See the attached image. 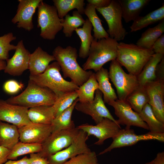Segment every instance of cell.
Masks as SVG:
<instances>
[{
    "label": "cell",
    "instance_id": "ffe728a7",
    "mask_svg": "<svg viewBox=\"0 0 164 164\" xmlns=\"http://www.w3.org/2000/svg\"><path fill=\"white\" fill-rule=\"evenodd\" d=\"M55 59L53 55L44 51L40 47H38L30 53L29 64L30 75H35L43 73L50 63Z\"/></svg>",
    "mask_w": 164,
    "mask_h": 164
},
{
    "label": "cell",
    "instance_id": "ab89813d",
    "mask_svg": "<svg viewBox=\"0 0 164 164\" xmlns=\"http://www.w3.org/2000/svg\"><path fill=\"white\" fill-rule=\"evenodd\" d=\"M24 87V84L14 80L5 81L3 85V89L6 93L11 94H16Z\"/></svg>",
    "mask_w": 164,
    "mask_h": 164
},
{
    "label": "cell",
    "instance_id": "9a60e30c",
    "mask_svg": "<svg viewBox=\"0 0 164 164\" xmlns=\"http://www.w3.org/2000/svg\"><path fill=\"white\" fill-rule=\"evenodd\" d=\"M28 109L0 99V121L11 124L18 128L27 125L31 122L28 116Z\"/></svg>",
    "mask_w": 164,
    "mask_h": 164
},
{
    "label": "cell",
    "instance_id": "4dcf8cb0",
    "mask_svg": "<svg viewBox=\"0 0 164 164\" xmlns=\"http://www.w3.org/2000/svg\"><path fill=\"white\" fill-rule=\"evenodd\" d=\"M125 101L132 109L139 113L144 107L149 103V98L144 87L139 85L128 96Z\"/></svg>",
    "mask_w": 164,
    "mask_h": 164
},
{
    "label": "cell",
    "instance_id": "b9f144b4",
    "mask_svg": "<svg viewBox=\"0 0 164 164\" xmlns=\"http://www.w3.org/2000/svg\"><path fill=\"white\" fill-rule=\"evenodd\" d=\"M155 75V81H164V56L156 66Z\"/></svg>",
    "mask_w": 164,
    "mask_h": 164
},
{
    "label": "cell",
    "instance_id": "2e32d148",
    "mask_svg": "<svg viewBox=\"0 0 164 164\" xmlns=\"http://www.w3.org/2000/svg\"><path fill=\"white\" fill-rule=\"evenodd\" d=\"M18 128L20 142L41 144L45 141L52 131L51 125L32 122Z\"/></svg>",
    "mask_w": 164,
    "mask_h": 164
},
{
    "label": "cell",
    "instance_id": "7c38bea8",
    "mask_svg": "<svg viewBox=\"0 0 164 164\" xmlns=\"http://www.w3.org/2000/svg\"><path fill=\"white\" fill-rule=\"evenodd\" d=\"M95 96L91 102H77L75 108L77 111L90 116L97 124L104 118H108L118 124L105 105L103 94L98 89L95 91Z\"/></svg>",
    "mask_w": 164,
    "mask_h": 164
},
{
    "label": "cell",
    "instance_id": "e0dca14e",
    "mask_svg": "<svg viewBox=\"0 0 164 164\" xmlns=\"http://www.w3.org/2000/svg\"><path fill=\"white\" fill-rule=\"evenodd\" d=\"M30 54L28 50L25 48L23 40L19 41L16 45L13 56L6 60L4 72L14 76L22 75L25 70L29 69Z\"/></svg>",
    "mask_w": 164,
    "mask_h": 164
},
{
    "label": "cell",
    "instance_id": "f1b7e54d",
    "mask_svg": "<svg viewBox=\"0 0 164 164\" xmlns=\"http://www.w3.org/2000/svg\"><path fill=\"white\" fill-rule=\"evenodd\" d=\"M78 102V98L71 106L54 118L51 124L52 129V133L75 128L74 122L71 120V116L75 105Z\"/></svg>",
    "mask_w": 164,
    "mask_h": 164
},
{
    "label": "cell",
    "instance_id": "52a82bcc",
    "mask_svg": "<svg viewBox=\"0 0 164 164\" xmlns=\"http://www.w3.org/2000/svg\"><path fill=\"white\" fill-rule=\"evenodd\" d=\"M108 75L116 88L119 100L125 101L128 96L139 86L137 77L125 73L116 60L110 63Z\"/></svg>",
    "mask_w": 164,
    "mask_h": 164
},
{
    "label": "cell",
    "instance_id": "d590c367",
    "mask_svg": "<svg viewBox=\"0 0 164 164\" xmlns=\"http://www.w3.org/2000/svg\"><path fill=\"white\" fill-rule=\"evenodd\" d=\"M42 145L37 143H24L19 142L10 150L8 160H15L20 156L38 153L42 150Z\"/></svg>",
    "mask_w": 164,
    "mask_h": 164
},
{
    "label": "cell",
    "instance_id": "7bdbcfd3",
    "mask_svg": "<svg viewBox=\"0 0 164 164\" xmlns=\"http://www.w3.org/2000/svg\"><path fill=\"white\" fill-rule=\"evenodd\" d=\"M29 154L30 164H48L47 159L41 156L37 153Z\"/></svg>",
    "mask_w": 164,
    "mask_h": 164
},
{
    "label": "cell",
    "instance_id": "3957f363",
    "mask_svg": "<svg viewBox=\"0 0 164 164\" xmlns=\"http://www.w3.org/2000/svg\"><path fill=\"white\" fill-rule=\"evenodd\" d=\"M118 43L109 36L98 40L93 38L83 69L85 70L92 69L96 72L106 63L116 60Z\"/></svg>",
    "mask_w": 164,
    "mask_h": 164
},
{
    "label": "cell",
    "instance_id": "c3c4849f",
    "mask_svg": "<svg viewBox=\"0 0 164 164\" xmlns=\"http://www.w3.org/2000/svg\"><path fill=\"white\" fill-rule=\"evenodd\" d=\"M6 65V62L5 60H0V71L4 70Z\"/></svg>",
    "mask_w": 164,
    "mask_h": 164
},
{
    "label": "cell",
    "instance_id": "8d00e7d4",
    "mask_svg": "<svg viewBox=\"0 0 164 164\" xmlns=\"http://www.w3.org/2000/svg\"><path fill=\"white\" fill-rule=\"evenodd\" d=\"M78 98L76 91L63 94L57 97L53 105L55 111V117L71 106Z\"/></svg>",
    "mask_w": 164,
    "mask_h": 164
},
{
    "label": "cell",
    "instance_id": "8992f818",
    "mask_svg": "<svg viewBox=\"0 0 164 164\" xmlns=\"http://www.w3.org/2000/svg\"><path fill=\"white\" fill-rule=\"evenodd\" d=\"M37 27L40 28V36L44 39H54L56 34L62 29L63 19L59 17L54 6L42 1L38 7Z\"/></svg>",
    "mask_w": 164,
    "mask_h": 164
},
{
    "label": "cell",
    "instance_id": "d6986e66",
    "mask_svg": "<svg viewBox=\"0 0 164 164\" xmlns=\"http://www.w3.org/2000/svg\"><path fill=\"white\" fill-rule=\"evenodd\" d=\"M42 0H19L16 13L12 20L19 28L30 31L33 28L32 17Z\"/></svg>",
    "mask_w": 164,
    "mask_h": 164
},
{
    "label": "cell",
    "instance_id": "4fadbf2b",
    "mask_svg": "<svg viewBox=\"0 0 164 164\" xmlns=\"http://www.w3.org/2000/svg\"><path fill=\"white\" fill-rule=\"evenodd\" d=\"M77 128L85 132L89 136L93 135L98 140L94 145H100L107 139L113 138L118 133L121 128L120 125L108 118H104L96 125L84 124Z\"/></svg>",
    "mask_w": 164,
    "mask_h": 164
},
{
    "label": "cell",
    "instance_id": "6da1fadb",
    "mask_svg": "<svg viewBox=\"0 0 164 164\" xmlns=\"http://www.w3.org/2000/svg\"><path fill=\"white\" fill-rule=\"evenodd\" d=\"M55 60L60 65L65 78H69L71 81L79 87L82 85L93 73L91 70H85L77 61L78 54L77 49L70 46L65 48L56 46L53 52Z\"/></svg>",
    "mask_w": 164,
    "mask_h": 164
},
{
    "label": "cell",
    "instance_id": "cb8c5ba5",
    "mask_svg": "<svg viewBox=\"0 0 164 164\" xmlns=\"http://www.w3.org/2000/svg\"><path fill=\"white\" fill-rule=\"evenodd\" d=\"M19 134L17 126L0 121V146L11 150L19 142Z\"/></svg>",
    "mask_w": 164,
    "mask_h": 164
},
{
    "label": "cell",
    "instance_id": "ac0fdd59",
    "mask_svg": "<svg viewBox=\"0 0 164 164\" xmlns=\"http://www.w3.org/2000/svg\"><path fill=\"white\" fill-rule=\"evenodd\" d=\"M144 87L149 97L148 104L155 116L164 124V81H154Z\"/></svg>",
    "mask_w": 164,
    "mask_h": 164
},
{
    "label": "cell",
    "instance_id": "277c9868",
    "mask_svg": "<svg viewBox=\"0 0 164 164\" xmlns=\"http://www.w3.org/2000/svg\"><path fill=\"white\" fill-rule=\"evenodd\" d=\"M57 98V96L51 90L29 80L27 87L23 92L5 101L9 104L29 108L40 105L52 106Z\"/></svg>",
    "mask_w": 164,
    "mask_h": 164
},
{
    "label": "cell",
    "instance_id": "f6af8a7d",
    "mask_svg": "<svg viewBox=\"0 0 164 164\" xmlns=\"http://www.w3.org/2000/svg\"><path fill=\"white\" fill-rule=\"evenodd\" d=\"M10 152V150L0 146V164H4L8 161Z\"/></svg>",
    "mask_w": 164,
    "mask_h": 164
},
{
    "label": "cell",
    "instance_id": "4316f807",
    "mask_svg": "<svg viewBox=\"0 0 164 164\" xmlns=\"http://www.w3.org/2000/svg\"><path fill=\"white\" fill-rule=\"evenodd\" d=\"M93 27L87 18L81 28L76 29L75 31L81 40L78 53L79 56L85 59L88 57L91 42L94 37L91 35Z\"/></svg>",
    "mask_w": 164,
    "mask_h": 164
},
{
    "label": "cell",
    "instance_id": "d6a6232c",
    "mask_svg": "<svg viewBox=\"0 0 164 164\" xmlns=\"http://www.w3.org/2000/svg\"><path fill=\"white\" fill-rule=\"evenodd\" d=\"M53 1L60 19H63L69 12L75 9L81 15L84 14V0H53Z\"/></svg>",
    "mask_w": 164,
    "mask_h": 164
},
{
    "label": "cell",
    "instance_id": "60d3db41",
    "mask_svg": "<svg viewBox=\"0 0 164 164\" xmlns=\"http://www.w3.org/2000/svg\"><path fill=\"white\" fill-rule=\"evenodd\" d=\"M155 53L164 54V35H162L155 42L152 47Z\"/></svg>",
    "mask_w": 164,
    "mask_h": 164
},
{
    "label": "cell",
    "instance_id": "603a6c76",
    "mask_svg": "<svg viewBox=\"0 0 164 164\" xmlns=\"http://www.w3.org/2000/svg\"><path fill=\"white\" fill-rule=\"evenodd\" d=\"M98 84V89L103 95V101L108 104L118 99L117 96L109 81L108 70L102 67L95 73Z\"/></svg>",
    "mask_w": 164,
    "mask_h": 164
},
{
    "label": "cell",
    "instance_id": "836d02e7",
    "mask_svg": "<svg viewBox=\"0 0 164 164\" xmlns=\"http://www.w3.org/2000/svg\"><path fill=\"white\" fill-rule=\"evenodd\" d=\"M142 119L147 124L150 132L164 133V124L155 116L151 106L148 103L138 113Z\"/></svg>",
    "mask_w": 164,
    "mask_h": 164
},
{
    "label": "cell",
    "instance_id": "f35d334b",
    "mask_svg": "<svg viewBox=\"0 0 164 164\" xmlns=\"http://www.w3.org/2000/svg\"><path fill=\"white\" fill-rule=\"evenodd\" d=\"M63 164H100L95 152L79 155Z\"/></svg>",
    "mask_w": 164,
    "mask_h": 164
},
{
    "label": "cell",
    "instance_id": "7dc6e473",
    "mask_svg": "<svg viewBox=\"0 0 164 164\" xmlns=\"http://www.w3.org/2000/svg\"><path fill=\"white\" fill-rule=\"evenodd\" d=\"M152 164H164V152L157 153L155 159L153 160Z\"/></svg>",
    "mask_w": 164,
    "mask_h": 164
},
{
    "label": "cell",
    "instance_id": "5b68a950",
    "mask_svg": "<svg viewBox=\"0 0 164 164\" xmlns=\"http://www.w3.org/2000/svg\"><path fill=\"white\" fill-rule=\"evenodd\" d=\"M60 67L55 61L48 67L43 73L37 75H30L29 80L39 85L47 87L53 91L57 97L68 92L76 91L79 87L72 81L66 80L60 72Z\"/></svg>",
    "mask_w": 164,
    "mask_h": 164
},
{
    "label": "cell",
    "instance_id": "484cf974",
    "mask_svg": "<svg viewBox=\"0 0 164 164\" xmlns=\"http://www.w3.org/2000/svg\"><path fill=\"white\" fill-rule=\"evenodd\" d=\"M163 57L164 55L160 53H154L151 57L137 76L140 85L144 86L155 80L156 66Z\"/></svg>",
    "mask_w": 164,
    "mask_h": 164
},
{
    "label": "cell",
    "instance_id": "f546056e",
    "mask_svg": "<svg viewBox=\"0 0 164 164\" xmlns=\"http://www.w3.org/2000/svg\"><path fill=\"white\" fill-rule=\"evenodd\" d=\"M84 14L87 17L93 27L94 39L98 40L109 37L102 25V20L97 14L95 7L87 4L85 8Z\"/></svg>",
    "mask_w": 164,
    "mask_h": 164
},
{
    "label": "cell",
    "instance_id": "e575fe53",
    "mask_svg": "<svg viewBox=\"0 0 164 164\" xmlns=\"http://www.w3.org/2000/svg\"><path fill=\"white\" fill-rule=\"evenodd\" d=\"M85 22L81 15L77 10L73 12L72 15L67 14L62 22L63 32L65 36L71 37L74 31L83 26Z\"/></svg>",
    "mask_w": 164,
    "mask_h": 164
},
{
    "label": "cell",
    "instance_id": "7402d4cb",
    "mask_svg": "<svg viewBox=\"0 0 164 164\" xmlns=\"http://www.w3.org/2000/svg\"><path fill=\"white\" fill-rule=\"evenodd\" d=\"M27 114L31 122L45 125H51L55 117L53 105H40L29 108Z\"/></svg>",
    "mask_w": 164,
    "mask_h": 164
},
{
    "label": "cell",
    "instance_id": "8fae6325",
    "mask_svg": "<svg viewBox=\"0 0 164 164\" xmlns=\"http://www.w3.org/2000/svg\"><path fill=\"white\" fill-rule=\"evenodd\" d=\"M88 138L85 132L79 129L77 137L70 145L48 158V164H63L79 155L91 152L86 143Z\"/></svg>",
    "mask_w": 164,
    "mask_h": 164
},
{
    "label": "cell",
    "instance_id": "681fc988",
    "mask_svg": "<svg viewBox=\"0 0 164 164\" xmlns=\"http://www.w3.org/2000/svg\"><path fill=\"white\" fill-rule=\"evenodd\" d=\"M153 162V160L150 162L146 163L145 164H152Z\"/></svg>",
    "mask_w": 164,
    "mask_h": 164
},
{
    "label": "cell",
    "instance_id": "74e56055",
    "mask_svg": "<svg viewBox=\"0 0 164 164\" xmlns=\"http://www.w3.org/2000/svg\"><path fill=\"white\" fill-rule=\"evenodd\" d=\"M16 39L11 32L0 36V60H6L9 59V51L15 50L16 46L11 44L10 42Z\"/></svg>",
    "mask_w": 164,
    "mask_h": 164
},
{
    "label": "cell",
    "instance_id": "ee69618b",
    "mask_svg": "<svg viewBox=\"0 0 164 164\" xmlns=\"http://www.w3.org/2000/svg\"><path fill=\"white\" fill-rule=\"evenodd\" d=\"M111 0H87L88 4L96 8H103L108 6Z\"/></svg>",
    "mask_w": 164,
    "mask_h": 164
},
{
    "label": "cell",
    "instance_id": "44dd1931",
    "mask_svg": "<svg viewBox=\"0 0 164 164\" xmlns=\"http://www.w3.org/2000/svg\"><path fill=\"white\" fill-rule=\"evenodd\" d=\"M121 6L122 18L126 23L134 21L149 4L150 0H118Z\"/></svg>",
    "mask_w": 164,
    "mask_h": 164
},
{
    "label": "cell",
    "instance_id": "1f68e13d",
    "mask_svg": "<svg viewBox=\"0 0 164 164\" xmlns=\"http://www.w3.org/2000/svg\"><path fill=\"white\" fill-rule=\"evenodd\" d=\"M98 89V84L95 73H93L89 79L76 91L79 102L81 103L91 102L94 99L96 90Z\"/></svg>",
    "mask_w": 164,
    "mask_h": 164
},
{
    "label": "cell",
    "instance_id": "9c48e42d",
    "mask_svg": "<svg viewBox=\"0 0 164 164\" xmlns=\"http://www.w3.org/2000/svg\"><path fill=\"white\" fill-rule=\"evenodd\" d=\"M79 131V129L75 127L52 133L42 144V150L37 153L47 159L70 145L77 137Z\"/></svg>",
    "mask_w": 164,
    "mask_h": 164
},
{
    "label": "cell",
    "instance_id": "7a4b0ae2",
    "mask_svg": "<svg viewBox=\"0 0 164 164\" xmlns=\"http://www.w3.org/2000/svg\"><path fill=\"white\" fill-rule=\"evenodd\" d=\"M154 53L152 49L121 42L118 45L116 60L125 67L129 73L137 76Z\"/></svg>",
    "mask_w": 164,
    "mask_h": 164
},
{
    "label": "cell",
    "instance_id": "bcb514c9",
    "mask_svg": "<svg viewBox=\"0 0 164 164\" xmlns=\"http://www.w3.org/2000/svg\"><path fill=\"white\" fill-rule=\"evenodd\" d=\"M4 164H30L29 158L25 156L18 160H9Z\"/></svg>",
    "mask_w": 164,
    "mask_h": 164
},
{
    "label": "cell",
    "instance_id": "ba28073f",
    "mask_svg": "<svg viewBox=\"0 0 164 164\" xmlns=\"http://www.w3.org/2000/svg\"><path fill=\"white\" fill-rule=\"evenodd\" d=\"M104 17L108 26L109 36L118 41L123 40L128 34L122 23V12L118 0H112L107 7L96 8Z\"/></svg>",
    "mask_w": 164,
    "mask_h": 164
},
{
    "label": "cell",
    "instance_id": "83f0119b",
    "mask_svg": "<svg viewBox=\"0 0 164 164\" xmlns=\"http://www.w3.org/2000/svg\"><path fill=\"white\" fill-rule=\"evenodd\" d=\"M164 32V19L155 26L149 28L143 32L136 44L145 49H152L153 44L163 34Z\"/></svg>",
    "mask_w": 164,
    "mask_h": 164
},
{
    "label": "cell",
    "instance_id": "30bf717a",
    "mask_svg": "<svg viewBox=\"0 0 164 164\" xmlns=\"http://www.w3.org/2000/svg\"><path fill=\"white\" fill-rule=\"evenodd\" d=\"M111 144L101 152L99 155H102L112 149L124 147L132 146L142 141L157 140L164 142V133H154L149 132L146 133L137 135L133 129L125 128L121 129L113 138Z\"/></svg>",
    "mask_w": 164,
    "mask_h": 164
},
{
    "label": "cell",
    "instance_id": "d4e9b609",
    "mask_svg": "<svg viewBox=\"0 0 164 164\" xmlns=\"http://www.w3.org/2000/svg\"><path fill=\"white\" fill-rule=\"evenodd\" d=\"M164 19V5L144 16H139L134 21L130 28L131 32H135Z\"/></svg>",
    "mask_w": 164,
    "mask_h": 164
},
{
    "label": "cell",
    "instance_id": "5bb4252c",
    "mask_svg": "<svg viewBox=\"0 0 164 164\" xmlns=\"http://www.w3.org/2000/svg\"><path fill=\"white\" fill-rule=\"evenodd\" d=\"M108 104L114 108L115 114L118 118L117 121L120 125H126V128L134 126L149 130L147 124L142 119L139 114L134 111L125 101L118 99Z\"/></svg>",
    "mask_w": 164,
    "mask_h": 164
}]
</instances>
